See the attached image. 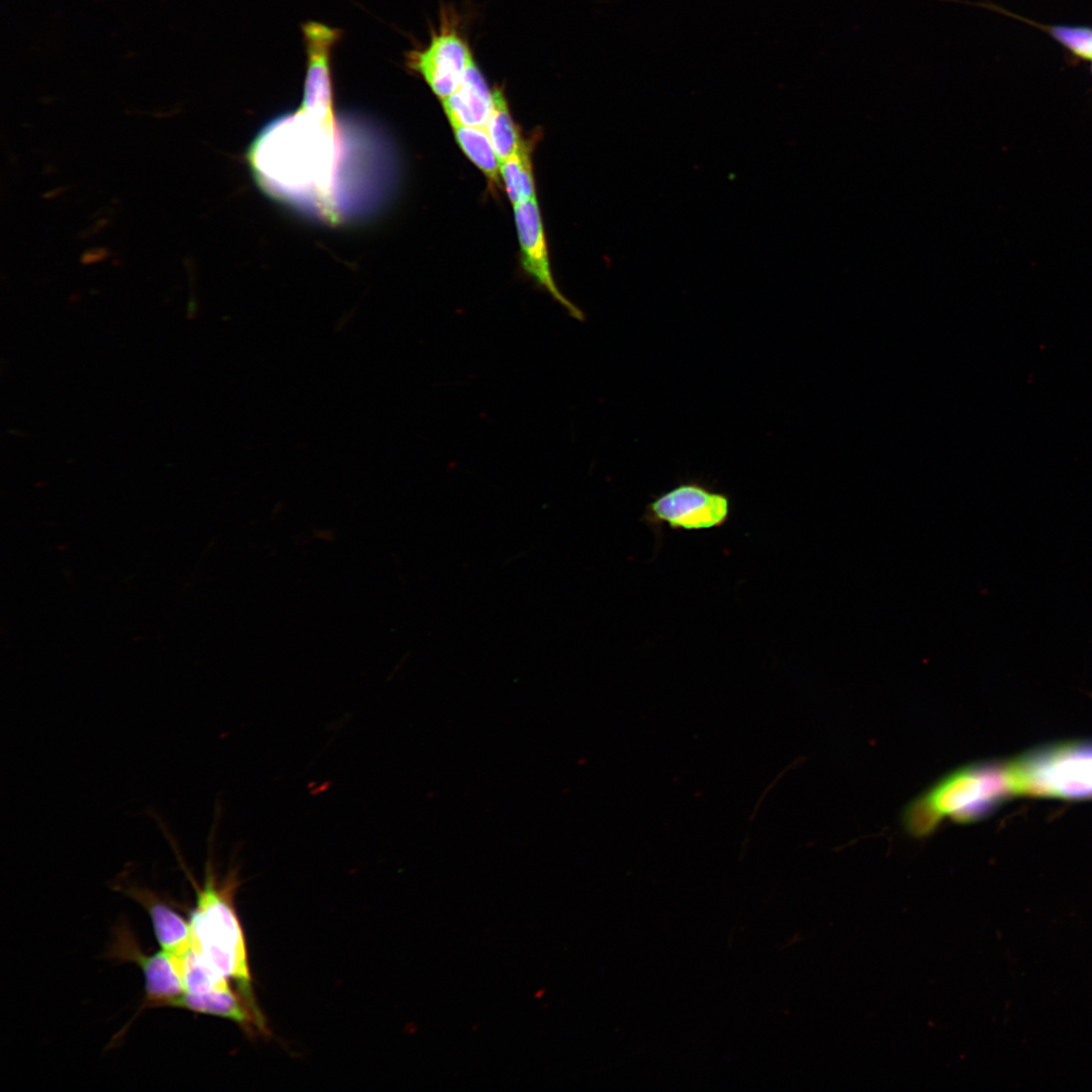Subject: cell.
<instances>
[{
    "label": "cell",
    "mask_w": 1092,
    "mask_h": 1092,
    "mask_svg": "<svg viewBox=\"0 0 1092 1092\" xmlns=\"http://www.w3.org/2000/svg\"><path fill=\"white\" fill-rule=\"evenodd\" d=\"M514 213L521 247V263L525 273L540 289L558 302L568 315L582 321L583 312L560 291L553 278L536 196L515 205Z\"/></svg>",
    "instance_id": "7"
},
{
    "label": "cell",
    "mask_w": 1092,
    "mask_h": 1092,
    "mask_svg": "<svg viewBox=\"0 0 1092 1092\" xmlns=\"http://www.w3.org/2000/svg\"><path fill=\"white\" fill-rule=\"evenodd\" d=\"M1007 763L1015 795L1092 798V741L1044 746Z\"/></svg>",
    "instance_id": "4"
},
{
    "label": "cell",
    "mask_w": 1092,
    "mask_h": 1092,
    "mask_svg": "<svg viewBox=\"0 0 1092 1092\" xmlns=\"http://www.w3.org/2000/svg\"><path fill=\"white\" fill-rule=\"evenodd\" d=\"M1032 24L1051 34L1053 38L1074 56L1092 61V28L1086 26Z\"/></svg>",
    "instance_id": "17"
},
{
    "label": "cell",
    "mask_w": 1092,
    "mask_h": 1092,
    "mask_svg": "<svg viewBox=\"0 0 1092 1092\" xmlns=\"http://www.w3.org/2000/svg\"><path fill=\"white\" fill-rule=\"evenodd\" d=\"M111 954L132 962L141 969L145 980L146 1007H168L184 993L175 959L162 949L150 954L145 953L127 929L118 930Z\"/></svg>",
    "instance_id": "9"
},
{
    "label": "cell",
    "mask_w": 1092,
    "mask_h": 1092,
    "mask_svg": "<svg viewBox=\"0 0 1092 1092\" xmlns=\"http://www.w3.org/2000/svg\"><path fill=\"white\" fill-rule=\"evenodd\" d=\"M499 174L514 206L536 196L531 151L524 140L517 150L500 163Z\"/></svg>",
    "instance_id": "14"
},
{
    "label": "cell",
    "mask_w": 1092,
    "mask_h": 1092,
    "mask_svg": "<svg viewBox=\"0 0 1092 1092\" xmlns=\"http://www.w3.org/2000/svg\"><path fill=\"white\" fill-rule=\"evenodd\" d=\"M336 113L299 107L270 122L252 142L246 158L258 185L284 201L315 198L337 216L333 187L340 160Z\"/></svg>",
    "instance_id": "1"
},
{
    "label": "cell",
    "mask_w": 1092,
    "mask_h": 1092,
    "mask_svg": "<svg viewBox=\"0 0 1092 1092\" xmlns=\"http://www.w3.org/2000/svg\"><path fill=\"white\" fill-rule=\"evenodd\" d=\"M168 1007L186 1009L195 1013L218 1016L232 1020L247 1031L266 1033L267 1026L256 1002L248 1000L232 988L205 994L183 993Z\"/></svg>",
    "instance_id": "11"
},
{
    "label": "cell",
    "mask_w": 1092,
    "mask_h": 1092,
    "mask_svg": "<svg viewBox=\"0 0 1092 1092\" xmlns=\"http://www.w3.org/2000/svg\"><path fill=\"white\" fill-rule=\"evenodd\" d=\"M120 890L147 911L161 949L176 961L183 959L191 949L189 920L149 889L127 886Z\"/></svg>",
    "instance_id": "10"
},
{
    "label": "cell",
    "mask_w": 1092,
    "mask_h": 1092,
    "mask_svg": "<svg viewBox=\"0 0 1092 1092\" xmlns=\"http://www.w3.org/2000/svg\"><path fill=\"white\" fill-rule=\"evenodd\" d=\"M455 139L468 159L493 185L499 184V161L484 127L452 124Z\"/></svg>",
    "instance_id": "13"
},
{
    "label": "cell",
    "mask_w": 1092,
    "mask_h": 1092,
    "mask_svg": "<svg viewBox=\"0 0 1092 1092\" xmlns=\"http://www.w3.org/2000/svg\"><path fill=\"white\" fill-rule=\"evenodd\" d=\"M306 52V72L301 107L324 113H334L332 51L340 38V30L316 21L302 25Z\"/></svg>",
    "instance_id": "8"
},
{
    "label": "cell",
    "mask_w": 1092,
    "mask_h": 1092,
    "mask_svg": "<svg viewBox=\"0 0 1092 1092\" xmlns=\"http://www.w3.org/2000/svg\"><path fill=\"white\" fill-rule=\"evenodd\" d=\"M211 856L205 864L202 885L185 870L195 890V904L189 916L191 949L207 964L233 980L239 992L255 1002L244 930L235 907L241 885L238 871L229 870L218 881Z\"/></svg>",
    "instance_id": "2"
},
{
    "label": "cell",
    "mask_w": 1092,
    "mask_h": 1092,
    "mask_svg": "<svg viewBox=\"0 0 1092 1092\" xmlns=\"http://www.w3.org/2000/svg\"><path fill=\"white\" fill-rule=\"evenodd\" d=\"M485 129L499 164L509 158L523 141L499 88L493 89V106Z\"/></svg>",
    "instance_id": "15"
},
{
    "label": "cell",
    "mask_w": 1092,
    "mask_h": 1092,
    "mask_svg": "<svg viewBox=\"0 0 1092 1092\" xmlns=\"http://www.w3.org/2000/svg\"><path fill=\"white\" fill-rule=\"evenodd\" d=\"M1013 795L1007 762L970 763L949 772L909 804L903 824L910 834L925 836L942 818L961 824L976 822Z\"/></svg>",
    "instance_id": "3"
},
{
    "label": "cell",
    "mask_w": 1092,
    "mask_h": 1092,
    "mask_svg": "<svg viewBox=\"0 0 1092 1092\" xmlns=\"http://www.w3.org/2000/svg\"><path fill=\"white\" fill-rule=\"evenodd\" d=\"M1091 69H1092V67H1091Z\"/></svg>",
    "instance_id": "18"
},
{
    "label": "cell",
    "mask_w": 1092,
    "mask_h": 1092,
    "mask_svg": "<svg viewBox=\"0 0 1092 1092\" xmlns=\"http://www.w3.org/2000/svg\"><path fill=\"white\" fill-rule=\"evenodd\" d=\"M176 963L185 993L205 994L231 988L230 980L192 949Z\"/></svg>",
    "instance_id": "16"
},
{
    "label": "cell",
    "mask_w": 1092,
    "mask_h": 1092,
    "mask_svg": "<svg viewBox=\"0 0 1092 1092\" xmlns=\"http://www.w3.org/2000/svg\"><path fill=\"white\" fill-rule=\"evenodd\" d=\"M730 515L731 499L727 493L689 480L654 496L641 521L659 535L662 527L690 532L721 528Z\"/></svg>",
    "instance_id": "5"
},
{
    "label": "cell",
    "mask_w": 1092,
    "mask_h": 1092,
    "mask_svg": "<svg viewBox=\"0 0 1092 1092\" xmlns=\"http://www.w3.org/2000/svg\"><path fill=\"white\" fill-rule=\"evenodd\" d=\"M405 60L406 66L423 78L441 101L457 90L475 63L467 41L445 17L429 44L410 51Z\"/></svg>",
    "instance_id": "6"
},
{
    "label": "cell",
    "mask_w": 1092,
    "mask_h": 1092,
    "mask_svg": "<svg viewBox=\"0 0 1092 1092\" xmlns=\"http://www.w3.org/2000/svg\"><path fill=\"white\" fill-rule=\"evenodd\" d=\"M442 105L451 125L484 127L493 106V90H490L480 70L473 63L462 83Z\"/></svg>",
    "instance_id": "12"
}]
</instances>
